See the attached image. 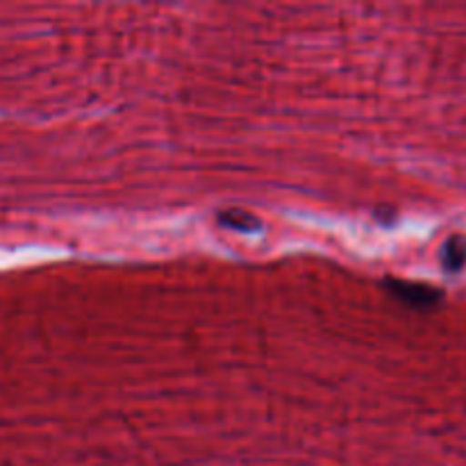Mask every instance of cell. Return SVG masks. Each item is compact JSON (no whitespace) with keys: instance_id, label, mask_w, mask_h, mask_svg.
<instances>
[{"instance_id":"obj_1","label":"cell","mask_w":466,"mask_h":466,"mask_svg":"<svg viewBox=\"0 0 466 466\" xmlns=\"http://www.w3.org/2000/svg\"><path fill=\"white\" fill-rule=\"evenodd\" d=\"M394 289L400 299L408 300V303H414V305H431V303H435V300H440V294H437L435 289H428V287L403 285V282H396Z\"/></svg>"},{"instance_id":"obj_2","label":"cell","mask_w":466,"mask_h":466,"mask_svg":"<svg viewBox=\"0 0 466 466\" xmlns=\"http://www.w3.org/2000/svg\"><path fill=\"white\" fill-rule=\"evenodd\" d=\"M466 258V246L460 237L451 239L444 248V264L446 268H460L464 264Z\"/></svg>"},{"instance_id":"obj_3","label":"cell","mask_w":466,"mask_h":466,"mask_svg":"<svg viewBox=\"0 0 466 466\" xmlns=\"http://www.w3.org/2000/svg\"><path fill=\"white\" fill-rule=\"evenodd\" d=\"M221 223H226V226L235 228V230H244V232H250L258 228L255 217H250V214H246V212H237V209L221 214Z\"/></svg>"}]
</instances>
